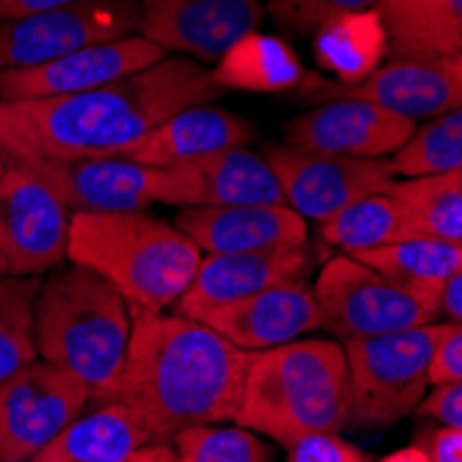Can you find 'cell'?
I'll return each mask as SVG.
<instances>
[{
  "instance_id": "obj_38",
  "label": "cell",
  "mask_w": 462,
  "mask_h": 462,
  "mask_svg": "<svg viewBox=\"0 0 462 462\" xmlns=\"http://www.w3.org/2000/svg\"><path fill=\"white\" fill-rule=\"evenodd\" d=\"M440 316L462 324V269L440 288Z\"/></svg>"
},
{
  "instance_id": "obj_30",
  "label": "cell",
  "mask_w": 462,
  "mask_h": 462,
  "mask_svg": "<svg viewBox=\"0 0 462 462\" xmlns=\"http://www.w3.org/2000/svg\"><path fill=\"white\" fill-rule=\"evenodd\" d=\"M39 285V277L0 280V383L39 357L33 341V302Z\"/></svg>"
},
{
  "instance_id": "obj_16",
  "label": "cell",
  "mask_w": 462,
  "mask_h": 462,
  "mask_svg": "<svg viewBox=\"0 0 462 462\" xmlns=\"http://www.w3.org/2000/svg\"><path fill=\"white\" fill-rule=\"evenodd\" d=\"M316 266L313 244L241 252V255H202L199 269L175 305V313L199 321L211 310L241 302L252 293H261L288 282H305Z\"/></svg>"
},
{
  "instance_id": "obj_27",
  "label": "cell",
  "mask_w": 462,
  "mask_h": 462,
  "mask_svg": "<svg viewBox=\"0 0 462 462\" xmlns=\"http://www.w3.org/2000/svg\"><path fill=\"white\" fill-rule=\"evenodd\" d=\"M363 261L365 266L383 272L404 285L421 288L430 293H438L446 280H451L462 269V244L427 238V236H412L380 249L360 252L352 255Z\"/></svg>"
},
{
  "instance_id": "obj_23",
  "label": "cell",
  "mask_w": 462,
  "mask_h": 462,
  "mask_svg": "<svg viewBox=\"0 0 462 462\" xmlns=\"http://www.w3.org/2000/svg\"><path fill=\"white\" fill-rule=\"evenodd\" d=\"M388 59L462 61V0H380Z\"/></svg>"
},
{
  "instance_id": "obj_9",
  "label": "cell",
  "mask_w": 462,
  "mask_h": 462,
  "mask_svg": "<svg viewBox=\"0 0 462 462\" xmlns=\"http://www.w3.org/2000/svg\"><path fill=\"white\" fill-rule=\"evenodd\" d=\"M139 0H78V4L0 20V72L25 69L80 48L139 33Z\"/></svg>"
},
{
  "instance_id": "obj_15",
  "label": "cell",
  "mask_w": 462,
  "mask_h": 462,
  "mask_svg": "<svg viewBox=\"0 0 462 462\" xmlns=\"http://www.w3.org/2000/svg\"><path fill=\"white\" fill-rule=\"evenodd\" d=\"M166 59V53L142 33L80 48L53 61L4 69L0 72V100H48L89 92L119 78L136 75Z\"/></svg>"
},
{
  "instance_id": "obj_5",
  "label": "cell",
  "mask_w": 462,
  "mask_h": 462,
  "mask_svg": "<svg viewBox=\"0 0 462 462\" xmlns=\"http://www.w3.org/2000/svg\"><path fill=\"white\" fill-rule=\"evenodd\" d=\"M346 355L341 344L300 338L252 355L236 424L282 448L346 427Z\"/></svg>"
},
{
  "instance_id": "obj_3",
  "label": "cell",
  "mask_w": 462,
  "mask_h": 462,
  "mask_svg": "<svg viewBox=\"0 0 462 462\" xmlns=\"http://www.w3.org/2000/svg\"><path fill=\"white\" fill-rule=\"evenodd\" d=\"M67 261L103 277L131 310L163 313L183 300L202 252L150 211L72 214Z\"/></svg>"
},
{
  "instance_id": "obj_1",
  "label": "cell",
  "mask_w": 462,
  "mask_h": 462,
  "mask_svg": "<svg viewBox=\"0 0 462 462\" xmlns=\"http://www.w3.org/2000/svg\"><path fill=\"white\" fill-rule=\"evenodd\" d=\"M225 95L211 67L183 56L106 87L48 100H0L4 158H122L172 114Z\"/></svg>"
},
{
  "instance_id": "obj_2",
  "label": "cell",
  "mask_w": 462,
  "mask_h": 462,
  "mask_svg": "<svg viewBox=\"0 0 462 462\" xmlns=\"http://www.w3.org/2000/svg\"><path fill=\"white\" fill-rule=\"evenodd\" d=\"M131 313L128 355L108 399L128 407L152 440L236 421L252 352L180 313Z\"/></svg>"
},
{
  "instance_id": "obj_43",
  "label": "cell",
  "mask_w": 462,
  "mask_h": 462,
  "mask_svg": "<svg viewBox=\"0 0 462 462\" xmlns=\"http://www.w3.org/2000/svg\"><path fill=\"white\" fill-rule=\"evenodd\" d=\"M4 170H6V161H4V155H0V175H4Z\"/></svg>"
},
{
  "instance_id": "obj_32",
  "label": "cell",
  "mask_w": 462,
  "mask_h": 462,
  "mask_svg": "<svg viewBox=\"0 0 462 462\" xmlns=\"http://www.w3.org/2000/svg\"><path fill=\"white\" fill-rule=\"evenodd\" d=\"M380 6V0H266V14L272 23L297 36H313L324 23L352 14V12H368Z\"/></svg>"
},
{
  "instance_id": "obj_39",
  "label": "cell",
  "mask_w": 462,
  "mask_h": 462,
  "mask_svg": "<svg viewBox=\"0 0 462 462\" xmlns=\"http://www.w3.org/2000/svg\"><path fill=\"white\" fill-rule=\"evenodd\" d=\"M122 462H178L172 440H150L128 454Z\"/></svg>"
},
{
  "instance_id": "obj_17",
  "label": "cell",
  "mask_w": 462,
  "mask_h": 462,
  "mask_svg": "<svg viewBox=\"0 0 462 462\" xmlns=\"http://www.w3.org/2000/svg\"><path fill=\"white\" fill-rule=\"evenodd\" d=\"M415 128L418 125L412 119L393 114L385 106L338 97L291 119L282 128V136L285 144L305 150L352 158H388L412 136Z\"/></svg>"
},
{
  "instance_id": "obj_19",
  "label": "cell",
  "mask_w": 462,
  "mask_h": 462,
  "mask_svg": "<svg viewBox=\"0 0 462 462\" xmlns=\"http://www.w3.org/2000/svg\"><path fill=\"white\" fill-rule=\"evenodd\" d=\"M244 352H266L321 329L313 288L305 282L277 285L252 297L211 310L199 319Z\"/></svg>"
},
{
  "instance_id": "obj_6",
  "label": "cell",
  "mask_w": 462,
  "mask_h": 462,
  "mask_svg": "<svg viewBox=\"0 0 462 462\" xmlns=\"http://www.w3.org/2000/svg\"><path fill=\"white\" fill-rule=\"evenodd\" d=\"M446 321L376 338L344 341L346 355V424L357 430L391 427L418 412L432 388L430 368Z\"/></svg>"
},
{
  "instance_id": "obj_21",
  "label": "cell",
  "mask_w": 462,
  "mask_h": 462,
  "mask_svg": "<svg viewBox=\"0 0 462 462\" xmlns=\"http://www.w3.org/2000/svg\"><path fill=\"white\" fill-rule=\"evenodd\" d=\"M252 139H255V128L249 119L205 103L172 114L122 158L155 166V170H170L222 150L246 147Z\"/></svg>"
},
{
  "instance_id": "obj_42",
  "label": "cell",
  "mask_w": 462,
  "mask_h": 462,
  "mask_svg": "<svg viewBox=\"0 0 462 462\" xmlns=\"http://www.w3.org/2000/svg\"><path fill=\"white\" fill-rule=\"evenodd\" d=\"M4 277H9V274H6V266H4V261H0V280H4Z\"/></svg>"
},
{
  "instance_id": "obj_40",
  "label": "cell",
  "mask_w": 462,
  "mask_h": 462,
  "mask_svg": "<svg viewBox=\"0 0 462 462\" xmlns=\"http://www.w3.org/2000/svg\"><path fill=\"white\" fill-rule=\"evenodd\" d=\"M380 462H432L430 459V454L418 446V443H412V446H404V448H399V451H393V454H388L385 459H380Z\"/></svg>"
},
{
  "instance_id": "obj_34",
  "label": "cell",
  "mask_w": 462,
  "mask_h": 462,
  "mask_svg": "<svg viewBox=\"0 0 462 462\" xmlns=\"http://www.w3.org/2000/svg\"><path fill=\"white\" fill-rule=\"evenodd\" d=\"M430 380L432 385L462 383V324L459 321L443 324V332L432 355Z\"/></svg>"
},
{
  "instance_id": "obj_22",
  "label": "cell",
  "mask_w": 462,
  "mask_h": 462,
  "mask_svg": "<svg viewBox=\"0 0 462 462\" xmlns=\"http://www.w3.org/2000/svg\"><path fill=\"white\" fill-rule=\"evenodd\" d=\"M150 440V432L128 407L106 399L92 402L87 412L28 462H122Z\"/></svg>"
},
{
  "instance_id": "obj_29",
  "label": "cell",
  "mask_w": 462,
  "mask_h": 462,
  "mask_svg": "<svg viewBox=\"0 0 462 462\" xmlns=\"http://www.w3.org/2000/svg\"><path fill=\"white\" fill-rule=\"evenodd\" d=\"M391 194L421 236L462 244V191L448 178H404L391 186Z\"/></svg>"
},
{
  "instance_id": "obj_7",
  "label": "cell",
  "mask_w": 462,
  "mask_h": 462,
  "mask_svg": "<svg viewBox=\"0 0 462 462\" xmlns=\"http://www.w3.org/2000/svg\"><path fill=\"white\" fill-rule=\"evenodd\" d=\"M321 329L341 341L376 338L440 321V297L404 285L352 255H332L316 274Z\"/></svg>"
},
{
  "instance_id": "obj_8",
  "label": "cell",
  "mask_w": 462,
  "mask_h": 462,
  "mask_svg": "<svg viewBox=\"0 0 462 462\" xmlns=\"http://www.w3.org/2000/svg\"><path fill=\"white\" fill-rule=\"evenodd\" d=\"M92 404L75 374L33 360L0 383V462H28Z\"/></svg>"
},
{
  "instance_id": "obj_41",
  "label": "cell",
  "mask_w": 462,
  "mask_h": 462,
  "mask_svg": "<svg viewBox=\"0 0 462 462\" xmlns=\"http://www.w3.org/2000/svg\"><path fill=\"white\" fill-rule=\"evenodd\" d=\"M443 178H448V180L462 191V170H459V172H454V175H443Z\"/></svg>"
},
{
  "instance_id": "obj_26",
  "label": "cell",
  "mask_w": 462,
  "mask_h": 462,
  "mask_svg": "<svg viewBox=\"0 0 462 462\" xmlns=\"http://www.w3.org/2000/svg\"><path fill=\"white\" fill-rule=\"evenodd\" d=\"M412 236L415 230L407 208L391 194H371L363 197L335 217L319 222V238L332 249H341L344 255H360V252L380 249Z\"/></svg>"
},
{
  "instance_id": "obj_20",
  "label": "cell",
  "mask_w": 462,
  "mask_h": 462,
  "mask_svg": "<svg viewBox=\"0 0 462 462\" xmlns=\"http://www.w3.org/2000/svg\"><path fill=\"white\" fill-rule=\"evenodd\" d=\"M172 208L285 205L280 180L263 155L246 147L222 150L180 166H170Z\"/></svg>"
},
{
  "instance_id": "obj_28",
  "label": "cell",
  "mask_w": 462,
  "mask_h": 462,
  "mask_svg": "<svg viewBox=\"0 0 462 462\" xmlns=\"http://www.w3.org/2000/svg\"><path fill=\"white\" fill-rule=\"evenodd\" d=\"M399 178H435L462 170V108L440 114L393 152L391 158Z\"/></svg>"
},
{
  "instance_id": "obj_13",
  "label": "cell",
  "mask_w": 462,
  "mask_h": 462,
  "mask_svg": "<svg viewBox=\"0 0 462 462\" xmlns=\"http://www.w3.org/2000/svg\"><path fill=\"white\" fill-rule=\"evenodd\" d=\"M302 95L310 100L355 97L385 106L412 122L435 119L462 108V61L457 59H385L357 83L305 78Z\"/></svg>"
},
{
  "instance_id": "obj_33",
  "label": "cell",
  "mask_w": 462,
  "mask_h": 462,
  "mask_svg": "<svg viewBox=\"0 0 462 462\" xmlns=\"http://www.w3.org/2000/svg\"><path fill=\"white\" fill-rule=\"evenodd\" d=\"M288 462H374L360 446L338 432H316L288 446Z\"/></svg>"
},
{
  "instance_id": "obj_18",
  "label": "cell",
  "mask_w": 462,
  "mask_h": 462,
  "mask_svg": "<svg viewBox=\"0 0 462 462\" xmlns=\"http://www.w3.org/2000/svg\"><path fill=\"white\" fill-rule=\"evenodd\" d=\"M175 225L199 246L202 255H241L310 241L308 219L288 205L178 208Z\"/></svg>"
},
{
  "instance_id": "obj_25",
  "label": "cell",
  "mask_w": 462,
  "mask_h": 462,
  "mask_svg": "<svg viewBox=\"0 0 462 462\" xmlns=\"http://www.w3.org/2000/svg\"><path fill=\"white\" fill-rule=\"evenodd\" d=\"M316 61L338 78L357 83L388 59V33L376 9L341 14L313 33Z\"/></svg>"
},
{
  "instance_id": "obj_37",
  "label": "cell",
  "mask_w": 462,
  "mask_h": 462,
  "mask_svg": "<svg viewBox=\"0 0 462 462\" xmlns=\"http://www.w3.org/2000/svg\"><path fill=\"white\" fill-rule=\"evenodd\" d=\"M69 4H78V0H0V20H17L36 12L61 9Z\"/></svg>"
},
{
  "instance_id": "obj_31",
  "label": "cell",
  "mask_w": 462,
  "mask_h": 462,
  "mask_svg": "<svg viewBox=\"0 0 462 462\" xmlns=\"http://www.w3.org/2000/svg\"><path fill=\"white\" fill-rule=\"evenodd\" d=\"M178 462H272L266 440L244 427L202 424L172 438Z\"/></svg>"
},
{
  "instance_id": "obj_14",
  "label": "cell",
  "mask_w": 462,
  "mask_h": 462,
  "mask_svg": "<svg viewBox=\"0 0 462 462\" xmlns=\"http://www.w3.org/2000/svg\"><path fill=\"white\" fill-rule=\"evenodd\" d=\"M139 33L163 53H178L202 67L217 64L241 36L258 31L263 0H139Z\"/></svg>"
},
{
  "instance_id": "obj_36",
  "label": "cell",
  "mask_w": 462,
  "mask_h": 462,
  "mask_svg": "<svg viewBox=\"0 0 462 462\" xmlns=\"http://www.w3.org/2000/svg\"><path fill=\"white\" fill-rule=\"evenodd\" d=\"M415 443L421 446L432 462H462V430L454 427H424L418 430Z\"/></svg>"
},
{
  "instance_id": "obj_12",
  "label": "cell",
  "mask_w": 462,
  "mask_h": 462,
  "mask_svg": "<svg viewBox=\"0 0 462 462\" xmlns=\"http://www.w3.org/2000/svg\"><path fill=\"white\" fill-rule=\"evenodd\" d=\"M45 180L72 214L147 211L172 202L170 170H155L128 158H4Z\"/></svg>"
},
{
  "instance_id": "obj_24",
  "label": "cell",
  "mask_w": 462,
  "mask_h": 462,
  "mask_svg": "<svg viewBox=\"0 0 462 462\" xmlns=\"http://www.w3.org/2000/svg\"><path fill=\"white\" fill-rule=\"evenodd\" d=\"M214 78L225 89L241 92H291L305 83V67L285 39L252 31L225 51L214 64Z\"/></svg>"
},
{
  "instance_id": "obj_35",
  "label": "cell",
  "mask_w": 462,
  "mask_h": 462,
  "mask_svg": "<svg viewBox=\"0 0 462 462\" xmlns=\"http://www.w3.org/2000/svg\"><path fill=\"white\" fill-rule=\"evenodd\" d=\"M418 412L424 418H432L435 424L462 430V383L432 385Z\"/></svg>"
},
{
  "instance_id": "obj_4",
  "label": "cell",
  "mask_w": 462,
  "mask_h": 462,
  "mask_svg": "<svg viewBox=\"0 0 462 462\" xmlns=\"http://www.w3.org/2000/svg\"><path fill=\"white\" fill-rule=\"evenodd\" d=\"M134 313L95 272L61 263L42 280L33 302V341L39 360L53 363L106 402L128 355Z\"/></svg>"
},
{
  "instance_id": "obj_11",
  "label": "cell",
  "mask_w": 462,
  "mask_h": 462,
  "mask_svg": "<svg viewBox=\"0 0 462 462\" xmlns=\"http://www.w3.org/2000/svg\"><path fill=\"white\" fill-rule=\"evenodd\" d=\"M263 158L274 170L285 205L302 219L324 222L346 205L385 194L396 183L391 158H352L293 144H269Z\"/></svg>"
},
{
  "instance_id": "obj_10",
  "label": "cell",
  "mask_w": 462,
  "mask_h": 462,
  "mask_svg": "<svg viewBox=\"0 0 462 462\" xmlns=\"http://www.w3.org/2000/svg\"><path fill=\"white\" fill-rule=\"evenodd\" d=\"M72 211L25 166L0 175V261L9 277H42L67 261Z\"/></svg>"
}]
</instances>
